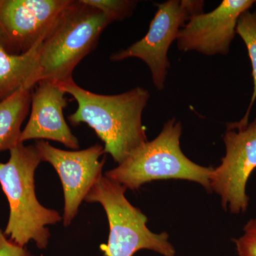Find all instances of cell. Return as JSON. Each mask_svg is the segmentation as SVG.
<instances>
[{
  "label": "cell",
  "mask_w": 256,
  "mask_h": 256,
  "mask_svg": "<svg viewBox=\"0 0 256 256\" xmlns=\"http://www.w3.org/2000/svg\"><path fill=\"white\" fill-rule=\"evenodd\" d=\"M60 85L78 104L69 122L92 128L104 142L105 153L118 164L148 141L142 121L150 99L146 89L136 87L120 94L102 95L82 88L74 79Z\"/></svg>",
  "instance_id": "1"
},
{
  "label": "cell",
  "mask_w": 256,
  "mask_h": 256,
  "mask_svg": "<svg viewBox=\"0 0 256 256\" xmlns=\"http://www.w3.org/2000/svg\"><path fill=\"white\" fill-rule=\"evenodd\" d=\"M10 154L6 162H0V185L10 206L5 235L22 246L33 240L38 249L46 248L50 236L47 226L60 223L62 216L37 200L34 176L41 156L35 144L24 143L10 150Z\"/></svg>",
  "instance_id": "2"
},
{
  "label": "cell",
  "mask_w": 256,
  "mask_h": 256,
  "mask_svg": "<svg viewBox=\"0 0 256 256\" xmlns=\"http://www.w3.org/2000/svg\"><path fill=\"white\" fill-rule=\"evenodd\" d=\"M111 22L82 0H70L40 45L38 82L60 84L73 80L74 69L95 48Z\"/></svg>",
  "instance_id": "3"
},
{
  "label": "cell",
  "mask_w": 256,
  "mask_h": 256,
  "mask_svg": "<svg viewBox=\"0 0 256 256\" xmlns=\"http://www.w3.org/2000/svg\"><path fill=\"white\" fill-rule=\"evenodd\" d=\"M181 122L170 120L158 137L146 141L118 166L105 173L106 178L126 188L136 190L156 180H184L200 184L210 192V178L213 168L191 161L180 148Z\"/></svg>",
  "instance_id": "4"
},
{
  "label": "cell",
  "mask_w": 256,
  "mask_h": 256,
  "mask_svg": "<svg viewBox=\"0 0 256 256\" xmlns=\"http://www.w3.org/2000/svg\"><path fill=\"white\" fill-rule=\"evenodd\" d=\"M126 190L102 175L86 197L87 203L100 204L108 220V240L100 246L101 252L105 256H133L146 249L163 256H175L168 234H154L148 228V218L128 201Z\"/></svg>",
  "instance_id": "5"
},
{
  "label": "cell",
  "mask_w": 256,
  "mask_h": 256,
  "mask_svg": "<svg viewBox=\"0 0 256 256\" xmlns=\"http://www.w3.org/2000/svg\"><path fill=\"white\" fill-rule=\"evenodd\" d=\"M224 142L226 154L210 173V192L220 195L224 210L240 214L248 206L247 183L256 169V119L247 124H227Z\"/></svg>",
  "instance_id": "6"
},
{
  "label": "cell",
  "mask_w": 256,
  "mask_h": 256,
  "mask_svg": "<svg viewBox=\"0 0 256 256\" xmlns=\"http://www.w3.org/2000/svg\"><path fill=\"white\" fill-rule=\"evenodd\" d=\"M204 1L169 0L156 4L158 11L146 36L126 50L110 56L112 62L129 58L142 60L149 67L153 84L158 90L164 88L170 63L168 50L178 40V32L192 15L202 12Z\"/></svg>",
  "instance_id": "7"
},
{
  "label": "cell",
  "mask_w": 256,
  "mask_h": 256,
  "mask_svg": "<svg viewBox=\"0 0 256 256\" xmlns=\"http://www.w3.org/2000/svg\"><path fill=\"white\" fill-rule=\"evenodd\" d=\"M37 150L42 161L50 163L62 182L64 196V226H68L78 214L79 207L94 184L102 176L105 158L104 146L96 144L82 150H64L50 146L46 140H37Z\"/></svg>",
  "instance_id": "8"
},
{
  "label": "cell",
  "mask_w": 256,
  "mask_h": 256,
  "mask_svg": "<svg viewBox=\"0 0 256 256\" xmlns=\"http://www.w3.org/2000/svg\"><path fill=\"white\" fill-rule=\"evenodd\" d=\"M70 0H0V46L21 55L43 42Z\"/></svg>",
  "instance_id": "9"
},
{
  "label": "cell",
  "mask_w": 256,
  "mask_h": 256,
  "mask_svg": "<svg viewBox=\"0 0 256 256\" xmlns=\"http://www.w3.org/2000/svg\"><path fill=\"white\" fill-rule=\"evenodd\" d=\"M255 4L256 0H224L210 12L192 15L178 32V50L206 56L226 55L239 18Z\"/></svg>",
  "instance_id": "10"
},
{
  "label": "cell",
  "mask_w": 256,
  "mask_h": 256,
  "mask_svg": "<svg viewBox=\"0 0 256 256\" xmlns=\"http://www.w3.org/2000/svg\"><path fill=\"white\" fill-rule=\"evenodd\" d=\"M32 94L31 112L22 131L20 142L31 140L58 142L70 149L79 148L78 138L72 133L64 116L67 106L64 92L60 84L40 80Z\"/></svg>",
  "instance_id": "11"
},
{
  "label": "cell",
  "mask_w": 256,
  "mask_h": 256,
  "mask_svg": "<svg viewBox=\"0 0 256 256\" xmlns=\"http://www.w3.org/2000/svg\"><path fill=\"white\" fill-rule=\"evenodd\" d=\"M42 42L21 55L11 54L0 46V101L38 82V50Z\"/></svg>",
  "instance_id": "12"
},
{
  "label": "cell",
  "mask_w": 256,
  "mask_h": 256,
  "mask_svg": "<svg viewBox=\"0 0 256 256\" xmlns=\"http://www.w3.org/2000/svg\"><path fill=\"white\" fill-rule=\"evenodd\" d=\"M32 88H22L0 101V152L18 144L22 126L31 108Z\"/></svg>",
  "instance_id": "13"
},
{
  "label": "cell",
  "mask_w": 256,
  "mask_h": 256,
  "mask_svg": "<svg viewBox=\"0 0 256 256\" xmlns=\"http://www.w3.org/2000/svg\"><path fill=\"white\" fill-rule=\"evenodd\" d=\"M236 34L240 36L246 46L252 65L254 79L252 97L245 116L238 122L242 124H248L249 114L256 100V12H250L248 10L240 15L237 24Z\"/></svg>",
  "instance_id": "14"
},
{
  "label": "cell",
  "mask_w": 256,
  "mask_h": 256,
  "mask_svg": "<svg viewBox=\"0 0 256 256\" xmlns=\"http://www.w3.org/2000/svg\"><path fill=\"white\" fill-rule=\"evenodd\" d=\"M107 16L111 22L120 21L132 14L136 2L130 0H82Z\"/></svg>",
  "instance_id": "15"
},
{
  "label": "cell",
  "mask_w": 256,
  "mask_h": 256,
  "mask_svg": "<svg viewBox=\"0 0 256 256\" xmlns=\"http://www.w3.org/2000/svg\"><path fill=\"white\" fill-rule=\"evenodd\" d=\"M233 242L238 256H256V218L246 224L244 234Z\"/></svg>",
  "instance_id": "16"
},
{
  "label": "cell",
  "mask_w": 256,
  "mask_h": 256,
  "mask_svg": "<svg viewBox=\"0 0 256 256\" xmlns=\"http://www.w3.org/2000/svg\"><path fill=\"white\" fill-rule=\"evenodd\" d=\"M0 256H34L26 246L18 245L5 235L0 228Z\"/></svg>",
  "instance_id": "17"
}]
</instances>
